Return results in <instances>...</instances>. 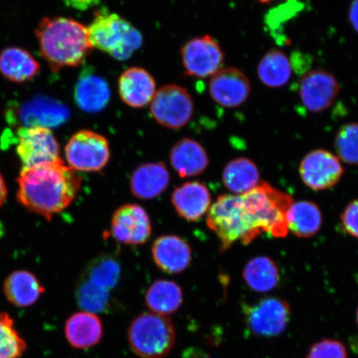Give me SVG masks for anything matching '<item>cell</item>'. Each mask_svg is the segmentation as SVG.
Instances as JSON below:
<instances>
[{"label":"cell","instance_id":"6da1fadb","mask_svg":"<svg viewBox=\"0 0 358 358\" xmlns=\"http://www.w3.org/2000/svg\"><path fill=\"white\" fill-rule=\"evenodd\" d=\"M77 171L60 159L56 162L22 169L17 196L30 212L51 221L73 203L82 187Z\"/></svg>","mask_w":358,"mask_h":358},{"label":"cell","instance_id":"7a4b0ae2","mask_svg":"<svg viewBox=\"0 0 358 358\" xmlns=\"http://www.w3.org/2000/svg\"><path fill=\"white\" fill-rule=\"evenodd\" d=\"M35 33L40 55L55 73L82 65L93 49L87 27L70 17H44Z\"/></svg>","mask_w":358,"mask_h":358},{"label":"cell","instance_id":"3957f363","mask_svg":"<svg viewBox=\"0 0 358 358\" xmlns=\"http://www.w3.org/2000/svg\"><path fill=\"white\" fill-rule=\"evenodd\" d=\"M207 224L220 241L221 252H226L237 241L248 245L262 235L243 195L218 196L208 210Z\"/></svg>","mask_w":358,"mask_h":358},{"label":"cell","instance_id":"277c9868","mask_svg":"<svg viewBox=\"0 0 358 358\" xmlns=\"http://www.w3.org/2000/svg\"><path fill=\"white\" fill-rule=\"evenodd\" d=\"M92 48L107 53L115 59H129L141 47L140 31L117 13L102 8L95 12L94 20L87 27Z\"/></svg>","mask_w":358,"mask_h":358},{"label":"cell","instance_id":"5b68a950","mask_svg":"<svg viewBox=\"0 0 358 358\" xmlns=\"http://www.w3.org/2000/svg\"><path fill=\"white\" fill-rule=\"evenodd\" d=\"M127 339L138 357L164 358L176 346V329L167 316L142 313L129 324Z\"/></svg>","mask_w":358,"mask_h":358},{"label":"cell","instance_id":"8992f818","mask_svg":"<svg viewBox=\"0 0 358 358\" xmlns=\"http://www.w3.org/2000/svg\"><path fill=\"white\" fill-rule=\"evenodd\" d=\"M257 217L262 234L285 238L289 234L287 214L294 199L288 194L261 182L254 189L243 194Z\"/></svg>","mask_w":358,"mask_h":358},{"label":"cell","instance_id":"52a82bcc","mask_svg":"<svg viewBox=\"0 0 358 358\" xmlns=\"http://www.w3.org/2000/svg\"><path fill=\"white\" fill-rule=\"evenodd\" d=\"M69 107L45 96H36L21 103L13 101L6 112L7 123L17 129L59 127L69 120Z\"/></svg>","mask_w":358,"mask_h":358},{"label":"cell","instance_id":"ba28073f","mask_svg":"<svg viewBox=\"0 0 358 358\" xmlns=\"http://www.w3.org/2000/svg\"><path fill=\"white\" fill-rule=\"evenodd\" d=\"M65 155L69 167L75 171L99 172L110 161L109 141L100 134L83 129L71 137Z\"/></svg>","mask_w":358,"mask_h":358},{"label":"cell","instance_id":"9c48e42d","mask_svg":"<svg viewBox=\"0 0 358 358\" xmlns=\"http://www.w3.org/2000/svg\"><path fill=\"white\" fill-rule=\"evenodd\" d=\"M150 111L162 127L178 129L190 122L194 103L186 89L176 84L166 85L156 92L151 101Z\"/></svg>","mask_w":358,"mask_h":358},{"label":"cell","instance_id":"30bf717a","mask_svg":"<svg viewBox=\"0 0 358 358\" xmlns=\"http://www.w3.org/2000/svg\"><path fill=\"white\" fill-rule=\"evenodd\" d=\"M245 324L250 332L262 338H274L285 332L289 323L291 308L283 299L271 297L244 306Z\"/></svg>","mask_w":358,"mask_h":358},{"label":"cell","instance_id":"8fae6325","mask_svg":"<svg viewBox=\"0 0 358 358\" xmlns=\"http://www.w3.org/2000/svg\"><path fill=\"white\" fill-rule=\"evenodd\" d=\"M16 133V151L22 169L56 162L61 159L59 145L50 129L20 128Z\"/></svg>","mask_w":358,"mask_h":358},{"label":"cell","instance_id":"7c38bea8","mask_svg":"<svg viewBox=\"0 0 358 358\" xmlns=\"http://www.w3.org/2000/svg\"><path fill=\"white\" fill-rule=\"evenodd\" d=\"M181 57L185 73L196 78L213 77L225 59L220 44L209 35L191 39L182 48Z\"/></svg>","mask_w":358,"mask_h":358},{"label":"cell","instance_id":"4fadbf2b","mask_svg":"<svg viewBox=\"0 0 358 358\" xmlns=\"http://www.w3.org/2000/svg\"><path fill=\"white\" fill-rule=\"evenodd\" d=\"M341 161L331 152L315 150L303 157L299 165V176L304 185L315 191L331 189L342 178Z\"/></svg>","mask_w":358,"mask_h":358},{"label":"cell","instance_id":"5bb4252c","mask_svg":"<svg viewBox=\"0 0 358 358\" xmlns=\"http://www.w3.org/2000/svg\"><path fill=\"white\" fill-rule=\"evenodd\" d=\"M340 85L335 76L324 69H313L302 76L299 96L312 113H321L334 105L339 95Z\"/></svg>","mask_w":358,"mask_h":358},{"label":"cell","instance_id":"9a60e30c","mask_svg":"<svg viewBox=\"0 0 358 358\" xmlns=\"http://www.w3.org/2000/svg\"><path fill=\"white\" fill-rule=\"evenodd\" d=\"M110 234L118 243L140 245L147 243L152 234L149 215L140 205L129 203L120 207L113 214Z\"/></svg>","mask_w":358,"mask_h":358},{"label":"cell","instance_id":"2e32d148","mask_svg":"<svg viewBox=\"0 0 358 358\" xmlns=\"http://www.w3.org/2000/svg\"><path fill=\"white\" fill-rule=\"evenodd\" d=\"M250 92L252 86L248 76L236 67L221 69L209 82L210 96L226 108L243 106L248 100Z\"/></svg>","mask_w":358,"mask_h":358},{"label":"cell","instance_id":"e0dca14e","mask_svg":"<svg viewBox=\"0 0 358 358\" xmlns=\"http://www.w3.org/2000/svg\"><path fill=\"white\" fill-rule=\"evenodd\" d=\"M152 256L155 265L167 274H179L187 270L192 252L186 241L176 235H164L155 241Z\"/></svg>","mask_w":358,"mask_h":358},{"label":"cell","instance_id":"ac0fdd59","mask_svg":"<svg viewBox=\"0 0 358 358\" xmlns=\"http://www.w3.org/2000/svg\"><path fill=\"white\" fill-rule=\"evenodd\" d=\"M172 204L178 216L186 221L200 220L211 207V194L208 187L199 181L182 183L174 189Z\"/></svg>","mask_w":358,"mask_h":358},{"label":"cell","instance_id":"d6986e66","mask_svg":"<svg viewBox=\"0 0 358 358\" xmlns=\"http://www.w3.org/2000/svg\"><path fill=\"white\" fill-rule=\"evenodd\" d=\"M119 94L125 105L143 108L149 105L156 93V83L149 71L133 66L120 75Z\"/></svg>","mask_w":358,"mask_h":358},{"label":"cell","instance_id":"ffe728a7","mask_svg":"<svg viewBox=\"0 0 358 358\" xmlns=\"http://www.w3.org/2000/svg\"><path fill=\"white\" fill-rule=\"evenodd\" d=\"M64 333L66 341L76 349L95 347L104 333L102 322L96 313L80 311L73 313L66 321Z\"/></svg>","mask_w":358,"mask_h":358},{"label":"cell","instance_id":"44dd1931","mask_svg":"<svg viewBox=\"0 0 358 358\" xmlns=\"http://www.w3.org/2000/svg\"><path fill=\"white\" fill-rule=\"evenodd\" d=\"M170 163L181 178L201 176L209 165L207 152L198 141L186 138L179 141L172 148Z\"/></svg>","mask_w":358,"mask_h":358},{"label":"cell","instance_id":"7402d4cb","mask_svg":"<svg viewBox=\"0 0 358 358\" xmlns=\"http://www.w3.org/2000/svg\"><path fill=\"white\" fill-rule=\"evenodd\" d=\"M169 181V170L163 163H148L134 170L129 185L136 198L151 200L167 189Z\"/></svg>","mask_w":358,"mask_h":358},{"label":"cell","instance_id":"603a6c76","mask_svg":"<svg viewBox=\"0 0 358 358\" xmlns=\"http://www.w3.org/2000/svg\"><path fill=\"white\" fill-rule=\"evenodd\" d=\"M74 96L80 110L87 113H96L108 104L109 85L99 76L83 73L76 85Z\"/></svg>","mask_w":358,"mask_h":358},{"label":"cell","instance_id":"cb8c5ba5","mask_svg":"<svg viewBox=\"0 0 358 358\" xmlns=\"http://www.w3.org/2000/svg\"><path fill=\"white\" fill-rule=\"evenodd\" d=\"M44 291L37 277L29 271L13 272L4 281V294L8 301L17 307L34 306Z\"/></svg>","mask_w":358,"mask_h":358},{"label":"cell","instance_id":"d4e9b609","mask_svg":"<svg viewBox=\"0 0 358 358\" xmlns=\"http://www.w3.org/2000/svg\"><path fill=\"white\" fill-rule=\"evenodd\" d=\"M222 182L224 186L234 194L243 195L259 185L261 174L252 160L241 157L230 161L224 168Z\"/></svg>","mask_w":358,"mask_h":358},{"label":"cell","instance_id":"484cf974","mask_svg":"<svg viewBox=\"0 0 358 358\" xmlns=\"http://www.w3.org/2000/svg\"><path fill=\"white\" fill-rule=\"evenodd\" d=\"M39 70L38 62L24 49L11 47L0 53V73L13 83L28 82Z\"/></svg>","mask_w":358,"mask_h":358},{"label":"cell","instance_id":"4316f807","mask_svg":"<svg viewBox=\"0 0 358 358\" xmlns=\"http://www.w3.org/2000/svg\"><path fill=\"white\" fill-rule=\"evenodd\" d=\"M182 302V289L174 281L156 280L146 291V306L157 315H173L181 308Z\"/></svg>","mask_w":358,"mask_h":358},{"label":"cell","instance_id":"83f0119b","mask_svg":"<svg viewBox=\"0 0 358 358\" xmlns=\"http://www.w3.org/2000/svg\"><path fill=\"white\" fill-rule=\"evenodd\" d=\"M289 232L299 238H310L317 234L323 216L317 205L311 201H299L291 205L287 214Z\"/></svg>","mask_w":358,"mask_h":358},{"label":"cell","instance_id":"f1b7e54d","mask_svg":"<svg viewBox=\"0 0 358 358\" xmlns=\"http://www.w3.org/2000/svg\"><path fill=\"white\" fill-rule=\"evenodd\" d=\"M293 66L289 58L280 49L272 48L264 55L257 67L258 78L265 86L280 88L292 77Z\"/></svg>","mask_w":358,"mask_h":358},{"label":"cell","instance_id":"f546056e","mask_svg":"<svg viewBox=\"0 0 358 358\" xmlns=\"http://www.w3.org/2000/svg\"><path fill=\"white\" fill-rule=\"evenodd\" d=\"M243 278L248 287L256 292H268L279 284V268L270 257H255L246 264Z\"/></svg>","mask_w":358,"mask_h":358},{"label":"cell","instance_id":"4dcf8cb0","mask_svg":"<svg viewBox=\"0 0 358 358\" xmlns=\"http://www.w3.org/2000/svg\"><path fill=\"white\" fill-rule=\"evenodd\" d=\"M122 268L120 263L109 255L102 254L88 264L83 277L106 289L118 285Z\"/></svg>","mask_w":358,"mask_h":358},{"label":"cell","instance_id":"1f68e13d","mask_svg":"<svg viewBox=\"0 0 358 358\" xmlns=\"http://www.w3.org/2000/svg\"><path fill=\"white\" fill-rule=\"evenodd\" d=\"M27 343L17 332L15 321L7 313H0V358H20Z\"/></svg>","mask_w":358,"mask_h":358},{"label":"cell","instance_id":"d6a6232c","mask_svg":"<svg viewBox=\"0 0 358 358\" xmlns=\"http://www.w3.org/2000/svg\"><path fill=\"white\" fill-rule=\"evenodd\" d=\"M76 297L80 307L90 313H100L106 310L109 306V290L92 283L84 278L80 280Z\"/></svg>","mask_w":358,"mask_h":358},{"label":"cell","instance_id":"836d02e7","mask_svg":"<svg viewBox=\"0 0 358 358\" xmlns=\"http://www.w3.org/2000/svg\"><path fill=\"white\" fill-rule=\"evenodd\" d=\"M334 149L339 159L348 164L358 165V123L343 124L334 140Z\"/></svg>","mask_w":358,"mask_h":358},{"label":"cell","instance_id":"e575fe53","mask_svg":"<svg viewBox=\"0 0 358 358\" xmlns=\"http://www.w3.org/2000/svg\"><path fill=\"white\" fill-rule=\"evenodd\" d=\"M306 358H348L345 346L338 340L326 338L313 344Z\"/></svg>","mask_w":358,"mask_h":358},{"label":"cell","instance_id":"d590c367","mask_svg":"<svg viewBox=\"0 0 358 358\" xmlns=\"http://www.w3.org/2000/svg\"><path fill=\"white\" fill-rule=\"evenodd\" d=\"M341 222L347 234L358 239V199L347 205L341 214Z\"/></svg>","mask_w":358,"mask_h":358},{"label":"cell","instance_id":"8d00e7d4","mask_svg":"<svg viewBox=\"0 0 358 358\" xmlns=\"http://www.w3.org/2000/svg\"><path fill=\"white\" fill-rule=\"evenodd\" d=\"M64 2L67 7L79 11H86L97 6L101 3V0H64Z\"/></svg>","mask_w":358,"mask_h":358},{"label":"cell","instance_id":"74e56055","mask_svg":"<svg viewBox=\"0 0 358 358\" xmlns=\"http://www.w3.org/2000/svg\"><path fill=\"white\" fill-rule=\"evenodd\" d=\"M348 20L352 29L358 33V0H353L348 10Z\"/></svg>","mask_w":358,"mask_h":358},{"label":"cell","instance_id":"f35d334b","mask_svg":"<svg viewBox=\"0 0 358 358\" xmlns=\"http://www.w3.org/2000/svg\"><path fill=\"white\" fill-rule=\"evenodd\" d=\"M7 196V189L6 182H4L3 178L0 173V207L3 206L4 201L6 200Z\"/></svg>","mask_w":358,"mask_h":358},{"label":"cell","instance_id":"ab89813d","mask_svg":"<svg viewBox=\"0 0 358 358\" xmlns=\"http://www.w3.org/2000/svg\"><path fill=\"white\" fill-rule=\"evenodd\" d=\"M259 2L262 3H270L271 2L275 1V0H258Z\"/></svg>","mask_w":358,"mask_h":358},{"label":"cell","instance_id":"60d3db41","mask_svg":"<svg viewBox=\"0 0 358 358\" xmlns=\"http://www.w3.org/2000/svg\"><path fill=\"white\" fill-rule=\"evenodd\" d=\"M356 319H357V323L358 325V308H357V310Z\"/></svg>","mask_w":358,"mask_h":358},{"label":"cell","instance_id":"b9f144b4","mask_svg":"<svg viewBox=\"0 0 358 358\" xmlns=\"http://www.w3.org/2000/svg\"><path fill=\"white\" fill-rule=\"evenodd\" d=\"M199 358H211V357H201Z\"/></svg>","mask_w":358,"mask_h":358}]
</instances>
